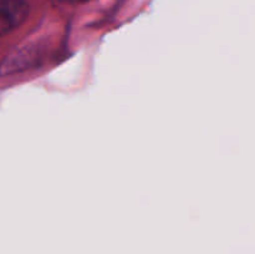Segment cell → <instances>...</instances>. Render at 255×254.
I'll return each mask as SVG.
<instances>
[{"label": "cell", "instance_id": "2", "mask_svg": "<svg viewBox=\"0 0 255 254\" xmlns=\"http://www.w3.org/2000/svg\"><path fill=\"white\" fill-rule=\"evenodd\" d=\"M39 47L36 45L26 44L15 49L7 55L0 64V76L16 74L30 69L39 59Z\"/></svg>", "mask_w": 255, "mask_h": 254}, {"label": "cell", "instance_id": "1", "mask_svg": "<svg viewBox=\"0 0 255 254\" xmlns=\"http://www.w3.org/2000/svg\"><path fill=\"white\" fill-rule=\"evenodd\" d=\"M29 11L26 0H0V37L21 26Z\"/></svg>", "mask_w": 255, "mask_h": 254}]
</instances>
